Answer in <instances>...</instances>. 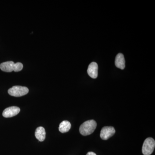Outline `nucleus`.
<instances>
[{
  "mask_svg": "<svg viewBox=\"0 0 155 155\" xmlns=\"http://www.w3.org/2000/svg\"><path fill=\"white\" fill-rule=\"evenodd\" d=\"M23 67L22 63L18 62L15 64L13 61H7L0 64V69L5 72H19L22 70Z\"/></svg>",
  "mask_w": 155,
  "mask_h": 155,
  "instance_id": "nucleus-1",
  "label": "nucleus"
},
{
  "mask_svg": "<svg viewBox=\"0 0 155 155\" xmlns=\"http://www.w3.org/2000/svg\"><path fill=\"white\" fill-rule=\"evenodd\" d=\"M97 122L94 120H90L84 122L79 127L81 135L87 136L93 133L97 127Z\"/></svg>",
  "mask_w": 155,
  "mask_h": 155,
  "instance_id": "nucleus-2",
  "label": "nucleus"
},
{
  "mask_svg": "<svg viewBox=\"0 0 155 155\" xmlns=\"http://www.w3.org/2000/svg\"><path fill=\"white\" fill-rule=\"evenodd\" d=\"M155 147L154 140L148 137L145 140L142 147V153L144 155H150L153 152Z\"/></svg>",
  "mask_w": 155,
  "mask_h": 155,
  "instance_id": "nucleus-3",
  "label": "nucleus"
},
{
  "mask_svg": "<svg viewBox=\"0 0 155 155\" xmlns=\"http://www.w3.org/2000/svg\"><path fill=\"white\" fill-rule=\"evenodd\" d=\"M29 90L27 87L21 86H14L9 89L8 92L10 95L15 97L23 96L28 93Z\"/></svg>",
  "mask_w": 155,
  "mask_h": 155,
  "instance_id": "nucleus-4",
  "label": "nucleus"
},
{
  "mask_svg": "<svg viewBox=\"0 0 155 155\" xmlns=\"http://www.w3.org/2000/svg\"><path fill=\"white\" fill-rule=\"evenodd\" d=\"M116 130L112 126H105L101 130L100 137L102 139L107 140L115 134Z\"/></svg>",
  "mask_w": 155,
  "mask_h": 155,
  "instance_id": "nucleus-5",
  "label": "nucleus"
},
{
  "mask_svg": "<svg viewBox=\"0 0 155 155\" xmlns=\"http://www.w3.org/2000/svg\"><path fill=\"white\" fill-rule=\"evenodd\" d=\"M20 108L13 106L6 108L3 111L2 115L5 118H11L17 115L20 112Z\"/></svg>",
  "mask_w": 155,
  "mask_h": 155,
  "instance_id": "nucleus-6",
  "label": "nucleus"
},
{
  "mask_svg": "<svg viewBox=\"0 0 155 155\" xmlns=\"http://www.w3.org/2000/svg\"><path fill=\"white\" fill-rule=\"evenodd\" d=\"M97 64L95 62H92L89 65L87 72L88 75L92 78H96L98 76Z\"/></svg>",
  "mask_w": 155,
  "mask_h": 155,
  "instance_id": "nucleus-7",
  "label": "nucleus"
},
{
  "mask_svg": "<svg viewBox=\"0 0 155 155\" xmlns=\"http://www.w3.org/2000/svg\"><path fill=\"white\" fill-rule=\"evenodd\" d=\"M125 61L123 54L119 53L116 56L115 59V65L117 68L121 69H124L125 68Z\"/></svg>",
  "mask_w": 155,
  "mask_h": 155,
  "instance_id": "nucleus-8",
  "label": "nucleus"
},
{
  "mask_svg": "<svg viewBox=\"0 0 155 155\" xmlns=\"http://www.w3.org/2000/svg\"><path fill=\"white\" fill-rule=\"evenodd\" d=\"M35 136L39 141H43L45 139L46 132L43 127H39L36 128L35 131Z\"/></svg>",
  "mask_w": 155,
  "mask_h": 155,
  "instance_id": "nucleus-9",
  "label": "nucleus"
},
{
  "mask_svg": "<svg viewBox=\"0 0 155 155\" xmlns=\"http://www.w3.org/2000/svg\"><path fill=\"white\" fill-rule=\"evenodd\" d=\"M71 127V125L70 122L68 121H64L60 124L59 130L61 133H66L69 131Z\"/></svg>",
  "mask_w": 155,
  "mask_h": 155,
  "instance_id": "nucleus-10",
  "label": "nucleus"
},
{
  "mask_svg": "<svg viewBox=\"0 0 155 155\" xmlns=\"http://www.w3.org/2000/svg\"><path fill=\"white\" fill-rule=\"evenodd\" d=\"M86 155H97L95 153H94L93 152H89L87 153Z\"/></svg>",
  "mask_w": 155,
  "mask_h": 155,
  "instance_id": "nucleus-11",
  "label": "nucleus"
}]
</instances>
